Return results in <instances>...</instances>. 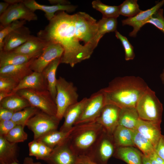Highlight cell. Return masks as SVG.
<instances>
[{
    "instance_id": "obj_1",
    "label": "cell",
    "mask_w": 164,
    "mask_h": 164,
    "mask_svg": "<svg viewBox=\"0 0 164 164\" xmlns=\"http://www.w3.org/2000/svg\"><path fill=\"white\" fill-rule=\"evenodd\" d=\"M37 35L47 42L60 45L63 49L60 63L72 67L89 59L101 38L97 20L81 12L73 15L57 12Z\"/></svg>"
},
{
    "instance_id": "obj_2",
    "label": "cell",
    "mask_w": 164,
    "mask_h": 164,
    "mask_svg": "<svg viewBox=\"0 0 164 164\" xmlns=\"http://www.w3.org/2000/svg\"><path fill=\"white\" fill-rule=\"evenodd\" d=\"M141 77L133 76L115 77L108 86L101 89L106 104H112L121 108L135 107L148 87Z\"/></svg>"
},
{
    "instance_id": "obj_3",
    "label": "cell",
    "mask_w": 164,
    "mask_h": 164,
    "mask_svg": "<svg viewBox=\"0 0 164 164\" xmlns=\"http://www.w3.org/2000/svg\"><path fill=\"white\" fill-rule=\"evenodd\" d=\"M104 132L96 121L74 125L68 137L70 148L77 156L87 155Z\"/></svg>"
},
{
    "instance_id": "obj_4",
    "label": "cell",
    "mask_w": 164,
    "mask_h": 164,
    "mask_svg": "<svg viewBox=\"0 0 164 164\" xmlns=\"http://www.w3.org/2000/svg\"><path fill=\"white\" fill-rule=\"evenodd\" d=\"M136 108L140 119L161 124L162 104L149 87L138 101Z\"/></svg>"
},
{
    "instance_id": "obj_5",
    "label": "cell",
    "mask_w": 164,
    "mask_h": 164,
    "mask_svg": "<svg viewBox=\"0 0 164 164\" xmlns=\"http://www.w3.org/2000/svg\"><path fill=\"white\" fill-rule=\"evenodd\" d=\"M56 94L55 102L57 108L56 117L60 121L63 118L66 109L78 101L77 87L73 83L59 77L56 83Z\"/></svg>"
},
{
    "instance_id": "obj_6",
    "label": "cell",
    "mask_w": 164,
    "mask_h": 164,
    "mask_svg": "<svg viewBox=\"0 0 164 164\" xmlns=\"http://www.w3.org/2000/svg\"><path fill=\"white\" fill-rule=\"evenodd\" d=\"M16 93L26 99L31 106L49 115L56 116V105L48 90L26 89L20 90Z\"/></svg>"
},
{
    "instance_id": "obj_7",
    "label": "cell",
    "mask_w": 164,
    "mask_h": 164,
    "mask_svg": "<svg viewBox=\"0 0 164 164\" xmlns=\"http://www.w3.org/2000/svg\"><path fill=\"white\" fill-rule=\"evenodd\" d=\"M60 121L56 116L39 110L28 120L26 126L33 132L34 139L37 140L46 134L57 130Z\"/></svg>"
},
{
    "instance_id": "obj_8",
    "label": "cell",
    "mask_w": 164,
    "mask_h": 164,
    "mask_svg": "<svg viewBox=\"0 0 164 164\" xmlns=\"http://www.w3.org/2000/svg\"><path fill=\"white\" fill-rule=\"evenodd\" d=\"M104 95L100 89L88 98L82 112L74 125L95 121L106 104Z\"/></svg>"
},
{
    "instance_id": "obj_9",
    "label": "cell",
    "mask_w": 164,
    "mask_h": 164,
    "mask_svg": "<svg viewBox=\"0 0 164 164\" xmlns=\"http://www.w3.org/2000/svg\"><path fill=\"white\" fill-rule=\"evenodd\" d=\"M116 148L112 136L105 131L92 151L86 155L98 164H107Z\"/></svg>"
},
{
    "instance_id": "obj_10",
    "label": "cell",
    "mask_w": 164,
    "mask_h": 164,
    "mask_svg": "<svg viewBox=\"0 0 164 164\" xmlns=\"http://www.w3.org/2000/svg\"><path fill=\"white\" fill-rule=\"evenodd\" d=\"M10 5L6 11L0 16L1 29L18 20L30 22L38 19L37 15L24 3Z\"/></svg>"
},
{
    "instance_id": "obj_11",
    "label": "cell",
    "mask_w": 164,
    "mask_h": 164,
    "mask_svg": "<svg viewBox=\"0 0 164 164\" xmlns=\"http://www.w3.org/2000/svg\"><path fill=\"white\" fill-rule=\"evenodd\" d=\"M63 52V49L60 45L49 43L40 55L32 61L30 68L33 71L42 73L50 63L61 57Z\"/></svg>"
},
{
    "instance_id": "obj_12",
    "label": "cell",
    "mask_w": 164,
    "mask_h": 164,
    "mask_svg": "<svg viewBox=\"0 0 164 164\" xmlns=\"http://www.w3.org/2000/svg\"><path fill=\"white\" fill-rule=\"evenodd\" d=\"M68 137L54 147L43 161L47 164H75L78 156L70 148Z\"/></svg>"
},
{
    "instance_id": "obj_13",
    "label": "cell",
    "mask_w": 164,
    "mask_h": 164,
    "mask_svg": "<svg viewBox=\"0 0 164 164\" xmlns=\"http://www.w3.org/2000/svg\"><path fill=\"white\" fill-rule=\"evenodd\" d=\"M121 108L115 105L107 104L103 108L96 121L103 127L105 131L112 136L118 125Z\"/></svg>"
},
{
    "instance_id": "obj_14",
    "label": "cell",
    "mask_w": 164,
    "mask_h": 164,
    "mask_svg": "<svg viewBox=\"0 0 164 164\" xmlns=\"http://www.w3.org/2000/svg\"><path fill=\"white\" fill-rule=\"evenodd\" d=\"M164 5V0H162L152 8L145 11H141L135 16L128 18L122 21L123 26L128 25L133 27V30L129 36L135 37L141 28L146 24V22L152 15Z\"/></svg>"
},
{
    "instance_id": "obj_15",
    "label": "cell",
    "mask_w": 164,
    "mask_h": 164,
    "mask_svg": "<svg viewBox=\"0 0 164 164\" xmlns=\"http://www.w3.org/2000/svg\"><path fill=\"white\" fill-rule=\"evenodd\" d=\"M28 28L23 26L8 34L3 41L2 50H13L26 42L31 36Z\"/></svg>"
},
{
    "instance_id": "obj_16",
    "label": "cell",
    "mask_w": 164,
    "mask_h": 164,
    "mask_svg": "<svg viewBox=\"0 0 164 164\" xmlns=\"http://www.w3.org/2000/svg\"><path fill=\"white\" fill-rule=\"evenodd\" d=\"M135 129L148 138L155 149L162 135L160 124L139 118Z\"/></svg>"
},
{
    "instance_id": "obj_17",
    "label": "cell",
    "mask_w": 164,
    "mask_h": 164,
    "mask_svg": "<svg viewBox=\"0 0 164 164\" xmlns=\"http://www.w3.org/2000/svg\"><path fill=\"white\" fill-rule=\"evenodd\" d=\"M37 90H48V85L42 73L33 71L24 77L13 91L14 93L23 89Z\"/></svg>"
},
{
    "instance_id": "obj_18",
    "label": "cell",
    "mask_w": 164,
    "mask_h": 164,
    "mask_svg": "<svg viewBox=\"0 0 164 164\" xmlns=\"http://www.w3.org/2000/svg\"><path fill=\"white\" fill-rule=\"evenodd\" d=\"M87 99V98L84 97L66 109L63 115L64 121L59 130L67 132L73 127L80 116Z\"/></svg>"
},
{
    "instance_id": "obj_19",
    "label": "cell",
    "mask_w": 164,
    "mask_h": 164,
    "mask_svg": "<svg viewBox=\"0 0 164 164\" xmlns=\"http://www.w3.org/2000/svg\"><path fill=\"white\" fill-rule=\"evenodd\" d=\"M24 3L31 10L34 12L37 10L43 11L46 18L49 21L55 16V13L59 11H66L68 12H73L77 6L71 5H46L39 4L34 0H24Z\"/></svg>"
},
{
    "instance_id": "obj_20",
    "label": "cell",
    "mask_w": 164,
    "mask_h": 164,
    "mask_svg": "<svg viewBox=\"0 0 164 164\" xmlns=\"http://www.w3.org/2000/svg\"><path fill=\"white\" fill-rule=\"evenodd\" d=\"M35 59L22 64L9 65L0 67V76L9 77L19 83L24 77L33 72L31 69L30 66Z\"/></svg>"
},
{
    "instance_id": "obj_21",
    "label": "cell",
    "mask_w": 164,
    "mask_h": 164,
    "mask_svg": "<svg viewBox=\"0 0 164 164\" xmlns=\"http://www.w3.org/2000/svg\"><path fill=\"white\" fill-rule=\"evenodd\" d=\"M49 43L31 35L26 42L12 51L25 55L39 56Z\"/></svg>"
},
{
    "instance_id": "obj_22",
    "label": "cell",
    "mask_w": 164,
    "mask_h": 164,
    "mask_svg": "<svg viewBox=\"0 0 164 164\" xmlns=\"http://www.w3.org/2000/svg\"><path fill=\"white\" fill-rule=\"evenodd\" d=\"M19 148L17 143L11 142L0 135V164L19 162Z\"/></svg>"
},
{
    "instance_id": "obj_23",
    "label": "cell",
    "mask_w": 164,
    "mask_h": 164,
    "mask_svg": "<svg viewBox=\"0 0 164 164\" xmlns=\"http://www.w3.org/2000/svg\"><path fill=\"white\" fill-rule=\"evenodd\" d=\"M39 56L27 55L17 53L14 51H0V67L9 65H20L26 63Z\"/></svg>"
},
{
    "instance_id": "obj_24",
    "label": "cell",
    "mask_w": 164,
    "mask_h": 164,
    "mask_svg": "<svg viewBox=\"0 0 164 164\" xmlns=\"http://www.w3.org/2000/svg\"><path fill=\"white\" fill-rule=\"evenodd\" d=\"M142 155L136 149L128 146L117 148L113 155L128 164H142Z\"/></svg>"
},
{
    "instance_id": "obj_25",
    "label": "cell",
    "mask_w": 164,
    "mask_h": 164,
    "mask_svg": "<svg viewBox=\"0 0 164 164\" xmlns=\"http://www.w3.org/2000/svg\"><path fill=\"white\" fill-rule=\"evenodd\" d=\"M60 58H56L52 61L42 72L47 83V90L54 101L56 94V86L57 79L56 78V73L57 67L60 63Z\"/></svg>"
},
{
    "instance_id": "obj_26",
    "label": "cell",
    "mask_w": 164,
    "mask_h": 164,
    "mask_svg": "<svg viewBox=\"0 0 164 164\" xmlns=\"http://www.w3.org/2000/svg\"><path fill=\"white\" fill-rule=\"evenodd\" d=\"M112 137L116 148L135 146L132 139V129L118 125L114 130Z\"/></svg>"
},
{
    "instance_id": "obj_27",
    "label": "cell",
    "mask_w": 164,
    "mask_h": 164,
    "mask_svg": "<svg viewBox=\"0 0 164 164\" xmlns=\"http://www.w3.org/2000/svg\"><path fill=\"white\" fill-rule=\"evenodd\" d=\"M140 118L135 108L126 107L121 108L118 125L131 129H135Z\"/></svg>"
},
{
    "instance_id": "obj_28",
    "label": "cell",
    "mask_w": 164,
    "mask_h": 164,
    "mask_svg": "<svg viewBox=\"0 0 164 164\" xmlns=\"http://www.w3.org/2000/svg\"><path fill=\"white\" fill-rule=\"evenodd\" d=\"M31 106L29 102L17 93L0 101V107L16 112Z\"/></svg>"
},
{
    "instance_id": "obj_29",
    "label": "cell",
    "mask_w": 164,
    "mask_h": 164,
    "mask_svg": "<svg viewBox=\"0 0 164 164\" xmlns=\"http://www.w3.org/2000/svg\"><path fill=\"white\" fill-rule=\"evenodd\" d=\"M74 126L69 131L64 132L57 130L51 132L43 135L37 140L43 142L49 147L54 148L67 139L74 128Z\"/></svg>"
},
{
    "instance_id": "obj_30",
    "label": "cell",
    "mask_w": 164,
    "mask_h": 164,
    "mask_svg": "<svg viewBox=\"0 0 164 164\" xmlns=\"http://www.w3.org/2000/svg\"><path fill=\"white\" fill-rule=\"evenodd\" d=\"M132 130V139L135 146L142 152L143 154L149 157L155 152V149L150 141L135 129Z\"/></svg>"
},
{
    "instance_id": "obj_31",
    "label": "cell",
    "mask_w": 164,
    "mask_h": 164,
    "mask_svg": "<svg viewBox=\"0 0 164 164\" xmlns=\"http://www.w3.org/2000/svg\"><path fill=\"white\" fill-rule=\"evenodd\" d=\"M39 110L31 106L27 107L22 110L15 112L11 120L16 125L25 127L28 120Z\"/></svg>"
},
{
    "instance_id": "obj_32",
    "label": "cell",
    "mask_w": 164,
    "mask_h": 164,
    "mask_svg": "<svg viewBox=\"0 0 164 164\" xmlns=\"http://www.w3.org/2000/svg\"><path fill=\"white\" fill-rule=\"evenodd\" d=\"M92 5L93 8L102 14V17L117 18L120 15L118 6L106 5L99 0L93 1Z\"/></svg>"
},
{
    "instance_id": "obj_33",
    "label": "cell",
    "mask_w": 164,
    "mask_h": 164,
    "mask_svg": "<svg viewBox=\"0 0 164 164\" xmlns=\"http://www.w3.org/2000/svg\"><path fill=\"white\" fill-rule=\"evenodd\" d=\"M118 6L119 15L131 18L139 13V9L137 0H126Z\"/></svg>"
},
{
    "instance_id": "obj_34",
    "label": "cell",
    "mask_w": 164,
    "mask_h": 164,
    "mask_svg": "<svg viewBox=\"0 0 164 164\" xmlns=\"http://www.w3.org/2000/svg\"><path fill=\"white\" fill-rule=\"evenodd\" d=\"M97 23L99 34L101 38L106 33L116 30L117 18L102 17Z\"/></svg>"
},
{
    "instance_id": "obj_35",
    "label": "cell",
    "mask_w": 164,
    "mask_h": 164,
    "mask_svg": "<svg viewBox=\"0 0 164 164\" xmlns=\"http://www.w3.org/2000/svg\"><path fill=\"white\" fill-rule=\"evenodd\" d=\"M24 127L16 125L4 137L11 142L18 143L26 140L28 135L24 130Z\"/></svg>"
},
{
    "instance_id": "obj_36",
    "label": "cell",
    "mask_w": 164,
    "mask_h": 164,
    "mask_svg": "<svg viewBox=\"0 0 164 164\" xmlns=\"http://www.w3.org/2000/svg\"><path fill=\"white\" fill-rule=\"evenodd\" d=\"M25 20H18L14 21L1 29L0 31V51L2 50L3 40L9 33L15 30L22 27L26 23Z\"/></svg>"
},
{
    "instance_id": "obj_37",
    "label": "cell",
    "mask_w": 164,
    "mask_h": 164,
    "mask_svg": "<svg viewBox=\"0 0 164 164\" xmlns=\"http://www.w3.org/2000/svg\"><path fill=\"white\" fill-rule=\"evenodd\" d=\"M115 32L116 37L120 40L124 47L125 60H133L135 57L133 46L126 37L122 35L117 30Z\"/></svg>"
},
{
    "instance_id": "obj_38",
    "label": "cell",
    "mask_w": 164,
    "mask_h": 164,
    "mask_svg": "<svg viewBox=\"0 0 164 164\" xmlns=\"http://www.w3.org/2000/svg\"><path fill=\"white\" fill-rule=\"evenodd\" d=\"M163 10L160 9L154 13L146 22L155 26L164 33V17Z\"/></svg>"
},
{
    "instance_id": "obj_39",
    "label": "cell",
    "mask_w": 164,
    "mask_h": 164,
    "mask_svg": "<svg viewBox=\"0 0 164 164\" xmlns=\"http://www.w3.org/2000/svg\"><path fill=\"white\" fill-rule=\"evenodd\" d=\"M18 84L16 82L11 78L0 76V91L11 92Z\"/></svg>"
},
{
    "instance_id": "obj_40",
    "label": "cell",
    "mask_w": 164,
    "mask_h": 164,
    "mask_svg": "<svg viewBox=\"0 0 164 164\" xmlns=\"http://www.w3.org/2000/svg\"><path fill=\"white\" fill-rule=\"evenodd\" d=\"M38 141L39 143V148L38 156L36 159L43 161L50 155L53 148H51L41 142Z\"/></svg>"
},
{
    "instance_id": "obj_41",
    "label": "cell",
    "mask_w": 164,
    "mask_h": 164,
    "mask_svg": "<svg viewBox=\"0 0 164 164\" xmlns=\"http://www.w3.org/2000/svg\"><path fill=\"white\" fill-rule=\"evenodd\" d=\"M16 125L11 120L0 121V135L4 137Z\"/></svg>"
},
{
    "instance_id": "obj_42",
    "label": "cell",
    "mask_w": 164,
    "mask_h": 164,
    "mask_svg": "<svg viewBox=\"0 0 164 164\" xmlns=\"http://www.w3.org/2000/svg\"><path fill=\"white\" fill-rule=\"evenodd\" d=\"M29 155L30 156H34L36 158L38 154L39 143L37 140H34L28 143Z\"/></svg>"
},
{
    "instance_id": "obj_43",
    "label": "cell",
    "mask_w": 164,
    "mask_h": 164,
    "mask_svg": "<svg viewBox=\"0 0 164 164\" xmlns=\"http://www.w3.org/2000/svg\"><path fill=\"white\" fill-rule=\"evenodd\" d=\"M15 112L0 107V121L11 120Z\"/></svg>"
},
{
    "instance_id": "obj_44",
    "label": "cell",
    "mask_w": 164,
    "mask_h": 164,
    "mask_svg": "<svg viewBox=\"0 0 164 164\" xmlns=\"http://www.w3.org/2000/svg\"><path fill=\"white\" fill-rule=\"evenodd\" d=\"M156 154L164 160V136L162 135L155 148Z\"/></svg>"
},
{
    "instance_id": "obj_45",
    "label": "cell",
    "mask_w": 164,
    "mask_h": 164,
    "mask_svg": "<svg viewBox=\"0 0 164 164\" xmlns=\"http://www.w3.org/2000/svg\"><path fill=\"white\" fill-rule=\"evenodd\" d=\"M75 164H98L91 160L86 155L77 156Z\"/></svg>"
},
{
    "instance_id": "obj_46",
    "label": "cell",
    "mask_w": 164,
    "mask_h": 164,
    "mask_svg": "<svg viewBox=\"0 0 164 164\" xmlns=\"http://www.w3.org/2000/svg\"><path fill=\"white\" fill-rule=\"evenodd\" d=\"M148 158L151 164H164V160L159 157L155 152Z\"/></svg>"
},
{
    "instance_id": "obj_47",
    "label": "cell",
    "mask_w": 164,
    "mask_h": 164,
    "mask_svg": "<svg viewBox=\"0 0 164 164\" xmlns=\"http://www.w3.org/2000/svg\"><path fill=\"white\" fill-rule=\"evenodd\" d=\"M50 3L53 5H70L69 2L64 0H49Z\"/></svg>"
},
{
    "instance_id": "obj_48",
    "label": "cell",
    "mask_w": 164,
    "mask_h": 164,
    "mask_svg": "<svg viewBox=\"0 0 164 164\" xmlns=\"http://www.w3.org/2000/svg\"><path fill=\"white\" fill-rule=\"evenodd\" d=\"M10 5L5 2H0V15L4 13L8 9Z\"/></svg>"
},
{
    "instance_id": "obj_49",
    "label": "cell",
    "mask_w": 164,
    "mask_h": 164,
    "mask_svg": "<svg viewBox=\"0 0 164 164\" xmlns=\"http://www.w3.org/2000/svg\"><path fill=\"white\" fill-rule=\"evenodd\" d=\"M23 164H41V163L39 162H35L31 157H26L24 159Z\"/></svg>"
},
{
    "instance_id": "obj_50",
    "label": "cell",
    "mask_w": 164,
    "mask_h": 164,
    "mask_svg": "<svg viewBox=\"0 0 164 164\" xmlns=\"http://www.w3.org/2000/svg\"><path fill=\"white\" fill-rule=\"evenodd\" d=\"M16 93H14L12 91L10 93H9L4 91H0V101L4 99L11 96Z\"/></svg>"
},
{
    "instance_id": "obj_51",
    "label": "cell",
    "mask_w": 164,
    "mask_h": 164,
    "mask_svg": "<svg viewBox=\"0 0 164 164\" xmlns=\"http://www.w3.org/2000/svg\"><path fill=\"white\" fill-rule=\"evenodd\" d=\"M23 0H4L5 2H6L9 4L10 5L15 4L16 3L22 2Z\"/></svg>"
},
{
    "instance_id": "obj_52",
    "label": "cell",
    "mask_w": 164,
    "mask_h": 164,
    "mask_svg": "<svg viewBox=\"0 0 164 164\" xmlns=\"http://www.w3.org/2000/svg\"><path fill=\"white\" fill-rule=\"evenodd\" d=\"M142 164H151L149 158L145 156L143 154L142 156Z\"/></svg>"
},
{
    "instance_id": "obj_53",
    "label": "cell",
    "mask_w": 164,
    "mask_h": 164,
    "mask_svg": "<svg viewBox=\"0 0 164 164\" xmlns=\"http://www.w3.org/2000/svg\"><path fill=\"white\" fill-rule=\"evenodd\" d=\"M160 77L162 83L164 84V70H163L162 73L160 74Z\"/></svg>"
},
{
    "instance_id": "obj_54",
    "label": "cell",
    "mask_w": 164,
    "mask_h": 164,
    "mask_svg": "<svg viewBox=\"0 0 164 164\" xmlns=\"http://www.w3.org/2000/svg\"><path fill=\"white\" fill-rule=\"evenodd\" d=\"M20 164L19 162H12V163H9V164Z\"/></svg>"
},
{
    "instance_id": "obj_55",
    "label": "cell",
    "mask_w": 164,
    "mask_h": 164,
    "mask_svg": "<svg viewBox=\"0 0 164 164\" xmlns=\"http://www.w3.org/2000/svg\"></svg>"
}]
</instances>
